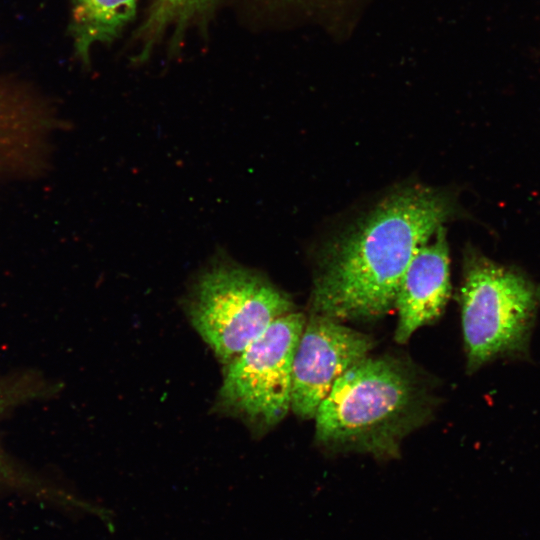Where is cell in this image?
Here are the masks:
<instances>
[{"instance_id": "1", "label": "cell", "mask_w": 540, "mask_h": 540, "mask_svg": "<svg viewBox=\"0 0 540 540\" xmlns=\"http://www.w3.org/2000/svg\"><path fill=\"white\" fill-rule=\"evenodd\" d=\"M452 212L448 196L431 188L390 194L327 256L314 280L311 314L344 322L389 312L409 262Z\"/></svg>"}, {"instance_id": "2", "label": "cell", "mask_w": 540, "mask_h": 540, "mask_svg": "<svg viewBox=\"0 0 540 540\" xmlns=\"http://www.w3.org/2000/svg\"><path fill=\"white\" fill-rule=\"evenodd\" d=\"M432 409L431 393L407 362L368 356L339 377L319 405L315 440L330 452L393 459Z\"/></svg>"}, {"instance_id": "3", "label": "cell", "mask_w": 540, "mask_h": 540, "mask_svg": "<svg viewBox=\"0 0 540 540\" xmlns=\"http://www.w3.org/2000/svg\"><path fill=\"white\" fill-rule=\"evenodd\" d=\"M459 300L470 373L497 359H530V340L540 308V282L469 249L464 257Z\"/></svg>"}, {"instance_id": "4", "label": "cell", "mask_w": 540, "mask_h": 540, "mask_svg": "<svg viewBox=\"0 0 540 540\" xmlns=\"http://www.w3.org/2000/svg\"><path fill=\"white\" fill-rule=\"evenodd\" d=\"M294 304L262 273L217 261L194 281L186 300L191 324L225 366Z\"/></svg>"}, {"instance_id": "5", "label": "cell", "mask_w": 540, "mask_h": 540, "mask_svg": "<svg viewBox=\"0 0 540 540\" xmlns=\"http://www.w3.org/2000/svg\"><path fill=\"white\" fill-rule=\"evenodd\" d=\"M305 322L295 311L279 317L225 366L217 408L256 432L278 424L291 409L293 359Z\"/></svg>"}, {"instance_id": "6", "label": "cell", "mask_w": 540, "mask_h": 540, "mask_svg": "<svg viewBox=\"0 0 540 540\" xmlns=\"http://www.w3.org/2000/svg\"><path fill=\"white\" fill-rule=\"evenodd\" d=\"M373 339L324 316L311 314L293 359L291 409L303 419L315 417L335 382L368 357Z\"/></svg>"}, {"instance_id": "7", "label": "cell", "mask_w": 540, "mask_h": 540, "mask_svg": "<svg viewBox=\"0 0 540 540\" xmlns=\"http://www.w3.org/2000/svg\"><path fill=\"white\" fill-rule=\"evenodd\" d=\"M450 264L446 233L441 226L431 243L422 245L401 278L395 307V340L407 342L420 327L437 320L450 297Z\"/></svg>"}, {"instance_id": "8", "label": "cell", "mask_w": 540, "mask_h": 540, "mask_svg": "<svg viewBox=\"0 0 540 540\" xmlns=\"http://www.w3.org/2000/svg\"><path fill=\"white\" fill-rule=\"evenodd\" d=\"M57 392V385L38 376L21 375L0 380V417L9 410ZM0 488L32 496L64 509L103 517L105 508L47 481L18 464L0 446Z\"/></svg>"}, {"instance_id": "9", "label": "cell", "mask_w": 540, "mask_h": 540, "mask_svg": "<svg viewBox=\"0 0 540 540\" xmlns=\"http://www.w3.org/2000/svg\"><path fill=\"white\" fill-rule=\"evenodd\" d=\"M138 0H71L70 33L76 55L89 62L95 44L110 43L132 21Z\"/></svg>"}, {"instance_id": "10", "label": "cell", "mask_w": 540, "mask_h": 540, "mask_svg": "<svg viewBox=\"0 0 540 540\" xmlns=\"http://www.w3.org/2000/svg\"><path fill=\"white\" fill-rule=\"evenodd\" d=\"M215 0H152L147 16L137 31L140 51L138 60H145L154 45L168 30L174 35L205 13Z\"/></svg>"}]
</instances>
